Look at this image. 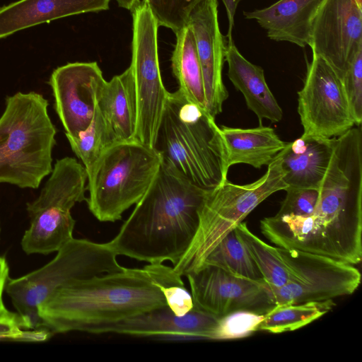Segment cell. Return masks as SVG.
<instances>
[{
    "label": "cell",
    "mask_w": 362,
    "mask_h": 362,
    "mask_svg": "<svg viewBox=\"0 0 362 362\" xmlns=\"http://www.w3.org/2000/svg\"><path fill=\"white\" fill-rule=\"evenodd\" d=\"M264 315L248 310H238L219 318L210 340H233L251 336Z\"/></svg>",
    "instance_id": "obj_29"
},
{
    "label": "cell",
    "mask_w": 362,
    "mask_h": 362,
    "mask_svg": "<svg viewBox=\"0 0 362 362\" xmlns=\"http://www.w3.org/2000/svg\"><path fill=\"white\" fill-rule=\"evenodd\" d=\"M133 19L132 69L136 93L138 118L134 140L153 148L166 103L158 62V25L146 3L136 2L130 10Z\"/></svg>",
    "instance_id": "obj_9"
},
{
    "label": "cell",
    "mask_w": 362,
    "mask_h": 362,
    "mask_svg": "<svg viewBox=\"0 0 362 362\" xmlns=\"http://www.w3.org/2000/svg\"><path fill=\"white\" fill-rule=\"evenodd\" d=\"M336 137L301 136L279 153L287 188L318 189L329 165Z\"/></svg>",
    "instance_id": "obj_19"
},
{
    "label": "cell",
    "mask_w": 362,
    "mask_h": 362,
    "mask_svg": "<svg viewBox=\"0 0 362 362\" xmlns=\"http://www.w3.org/2000/svg\"><path fill=\"white\" fill-rule=\"evenodd\" d=\"M175 35L171 61L179 90L190 102L206 110L202 69L192 30L187 24Z\"/></svg>",
    "instance_id": "obj_23"
},
{
    "label": "cell",
    "mask_w": 362,
    "mask_h": 362,
    "mask_svg": "<svg viewBox=\"0 0 362 362\" xmlns=\"http://www.w3.org/2000/svg\"><path fill=\"white\" fill-rule=\"evenodd\" d=\"M298 95L303 136L334 138L356 126L341 75L320 56L313 54Z\"/></svg>",
    "instance_id": "obj_11"
},
{
    "label": "cell",
    "mask_w": 362,
    "mask_h": 362,
    "mask_svg": "<svg viewBox=\"0 0 362 362\" xmlns=\"http://www.w3.org/2000/svg\"><path fill=\"white\" fill-rule=\"evenodd\" d=\"M70 146L86 170L113 145L106 124L98 107L90 125L75 136H66Z\"/></svg>",
    "instance_id": "obj_28"
},
{
    "label": "cell",
    "mask_w": 362,
    "mask_h": 362,
    "mask_svg": "<svg viewBox=\"0 0 362 362\" xmlns=\"http://www.w3.org/2000/svg\"><path fill=\"white\" fill-rule=\"evenodd\" d=\"M109 242L73 238L43 267L8 279L5 291L25 329H37L38 308L57 289L76 280L122 270Z\"/></svg>",
    "instance_id": "obj_7"
},
{
    "label": "cell",
    "mask_w": 362,
    "mask_h": 362,
    "mask_svg": "<svg viewBox=\"0 0 362 362\" xmlns=\"http://www.w3.org/2000/svg\"><path fill=\"white\" fill-rule=\"evenodd\" d=\"M285 191L286 195L276 214L307 216L313 212L318 201V189L287 188Z\"/></svg>",
    "instance_id": "obj_32"
},
{
    "label": "cell",
    "mask_w": 362,
    "mask_h": 362,
    "mask_svg": "<svg viewBox=\"0 0 362 362\" xmlns=\"http://www.w3.org/2000/svg\"><path fill=\"white\" fill-rule=\"evenodd\" d=\"M238 238L246 247L264 281L269 286L280 287L290 281L286 264L279 256L276 247L266 243L241 222L235 228Z\"/></svg>",
    "instance_id": "obj_25"
},
{
    "label": "cell",
    "mask_w": 362,
    "mask_h": 362,
    "mask_svg": "<svg viewBox=\"0 0 362 362\" xmlns=\"http://www.w3.org/2000/svg\"><path fill=\"white\" fill-rule=\"evenodd\" d=\"M240 1L241 0H222L226 8L228 23V33L226 36L228 41L233 40L232 32L234 27V18Z\"/></svg>",
    "instance_id": "obj_34"
},
{
    "label": "cell",
    "mask_w": 362,
    "mask_h": 362,
    "mask_svg": "<svg viewBox=\"0 0 362 362\" xmlns=\"http://www.w3.org/2000/svg\"><path fill=\"white\" fill-rule=\"evenodd\" d=\"M192 28L202 69L206 109L215 118L222 112L228 92L222 77L227 45L218 18V1L202 0L192 11L187 23Z\"/></svg>",
    "instance_id": "obj_15"
},
{
    "label": "cell",
    "mask_w": 362,
    "mask_h": 362,
    "mask_svg": "<svg viewBox=\"0 0 362 362\" xmlns=\"http://www.w3.org/2000/svg\"><path fill=\"white\" fill-rule=\"evenodd\" d=\"M225 61L230 81L243 95L247 108L256 115L259 124L263 119L281 121L282 109L266 82L263 69L243 57L233 40H227Z\"/></svg>",
    "instance_id": "obj_20"
},
{
    "label": "cell",
    "mask_w": 362,
    "mask_h": 362,
    "mask_svg": "<svg viewBox=\"0 0 362 362\" xmlns=\"http://www.w3.org/2000/svg\"><path fill=\"white\" fill-rule=\"evenodd\" d=\"M106 81L95 62L68 63L52 71L47 83L66 136L90 125Z\"/></svg>",
    "instance_id": "obj_14"
},
{
    "label": "cell",
    "mask_w": 362,
    "mask_h": 362,
    "mask_svg": "<svg viewBox=\"0 0 362 362\" xmlns=\"http://www.w3.org/2000/svg\"><path fill=\"white\" fill-rule=\"evenodd\" d=\"M276 247L288 270L290 281L280 287L264 284L274 304L322 301L351 295L360 286L355 265L295 249Z\"/></svg>",
    "instance_id": "obj_10"
},
{
    "label": "cell",
    "mask_w": 362,
    "mask_h": 362,
    "mask_svg": "<svg viewBox=\"0 0 362 362\" xmlns=\"http://www.w3.org/2000/svg\"><path fill=\"white\" fill-rule=\"evenodd\" d=\"M167 305L144 268H126L76 280L54 291L38 308L39 328L52 335L100 334L107 325Z\"/></svg>",
    "instance_id": "obj_2"
},
{
    "label": "cell",
    "mask_w": 362,
    "mask_h": 362,
    "mask_svg": "<svg viewBox=\"0 0 362 362\" xmlns=\"http://www.w3.org/2000/svg\"><path fill=\"white\" fill-rule=\"evenodd\" d=\"M279 154L256 181L238 185L226 180L209 190L199 211V225L189 248L173 266L180 276L199 268L211 250L272 194L286 190Z\"/></svg>",
    "instance_id": "obj_6"
},
{
    "label": "cell",
    "mask_w": 362,
    "mask_h": 362,
    "mask_svg": "<svg viewBox=\"0 0 362 362\" xmlns=\"http://www.w3.org/2000/svg\"><path fill=\"white\" fill-rule=\"evenodd\" d=\"M144 268L159 287L167 305L175 315L182 316L194 308L192 295L186 288L182 276L173 267L163 263H149Z\"/></svg>",
    "instance_id": "obj_27"
},
{
    "label": "cell",
    "mask_w": 362,
    "mask_h": 362,
    "mask_svg": "<svg viewBox=\"0 0 362 362\" xmlns=\"http://www.w3.org/2000/svg\"><path fill=\"white\" fill-rule=\"evenodd\" d=\"M194 307L217 319L238 310L266 314L275 305L264 283L204 264L186 275Z\"/></svg>",
    "instance_id": "obj_12"
},
{
    "label": "cell",
    "mask_w": 362,
    "mask_h": 362,
    "mask_svg": "<svg viewBox=\"0 0 362 362\" xmlns=\"http://www.w3.org/2000/svg\"><path fill=\"white\" fill-rule=\"evenodd\" d=\"M221 131L227 151V165L239 163L255 168L269 165L286 146L274 129L259 124L249 129L221 126Z\"/></svg>",
    "instance_id": "obj_22"
},
{
    "label": "cell",
    "mask_w": 362,
    "mask_h": 362,
    "mask_svg": "<svg viewBox=\"0 0 362 362\" xmlns=\"http://www.w3.org/2000/svg\"><path fill=\"white\" fill-rule=\"evenodd\" d=\"M322 0H279L269 6L244 11L246 19L255 20L276 42L308 46L313 21Z\"/></svg>",
    "instance_id": "obj_17"
},
{
    "label": "cell",
    "mask_w": 362,
    "mask_h": 362,
    "mask_svg": "<svg viewBox=\"0 0 362 362\" xmlns=\"http://www.w3.org/2000/svg\"><path fill=\"white\" fill-rule=\"evenodd\" d=\"M0 232H1V226H0Z\"/></svg>",
    "instance_id": "obj_37"
},
{
    "label": "cell",
    "mask_w": 362,
    "mask_h": 362,
    "mask_svg": "<svg viewBox=\"0 0 362 362\" xmlns=\"http://www.w3.org/2000/svg\"><path fill=\"white\" fill-rule=\"evenodd\" d=\"M158 26L172 30L175 34L185 27L194 8L202 0H144Z\"/></svg>",
    "instance_id": "obj_30"
},
{
    "label": "cell",
    "mask_w": 362,
    "mask_h": 362,
    "mask_svg": "<svg viewBox=\"0 0 362 362\" xmlns=\"http://www.w3.org/2000/svg\"><path fill=\"white\" fill-rule=\"evenodd\" d=\"M335 305L333 299L276 305L264 314L257 331L280 334L296 330L320 318Z\"/></svg>",
    "instance_id": "obj_24"
},
{
    "label": "cell",
    "mask_w": 362,
    "mask_h": 362,
    "mask_svg": "<svg viewBox=\"0 0 362 362\" xmlns=\"http://www.w3.org/2000/svg\"><path fill=\"white\" fill-rule=\"evenodd\" d=\"M344 88L356 126L362 122V47L342 74Z\"/></svg>",
    "instance_id": "obj_31"
},
{
    "label": "cell",
    "mask_w": 362,
    "mask_h": 362,
    "mask_svg": "<svg viewBox=\"0 0 362 362\" xmlns=\"http://www.w3.org/2000/svg\"><path fill=\"white\" fill-rule=\"evenodd\" d=\"M204 264L214 265L251 280H263L259 270L245 245L238 238L235 230L229 233L211 250Z\"/></svg>",
    "instance_id": "obj_26"
},
{
    "label": "cell",
    "mask_w": 362,
    "mask_h": 362,
    "mask_svg": "<svg viewBox=\"0 0 362 362\" xmlns=\"http://www.w3.org/2000/svg\"><path fill=\"white\" fill-rule=\"evenodd\" d=\"M161 164L154 148L136 140L107 148L86 170L88 209L101 222H115L136 205L151 186Z\"/></svg>",
    "instance_id": "obj_5"
},
{
    "label": "cell",
    "mask_w": 362,
    "mask_h": 362,
    "mask_svg": "<svg viewBox=\"0 0 362 362\" xmlns=\"http://www.w3.org/2000/svg\"><path fill=\"white\" fill-rule=\"evenodd\" d=\"M86 170L76 158L57 160L39 196L26 203L30 226L21 242L25 253L47 255L74 238L76 221L71 211L86 199Z\"/></svg>",
    "instance_id": "obj_8"
},
{
    "label": "cell",
    "mask_w": 362,
    "mask_h": 362,
    "mask_svg": "<svg viewBox=\"0 0 362 362\" xmlns=\"http://www.w3.org/2000/svg\"><path fill=\"white\" fill-rule=\"evenodd\" d=\"M207 190L162 163L151 186L117 235L109 242L118 255L175 266L196 234Z\"/></svg>",
    "instance_id": "obj_1"
},
{
    "label": "cell",
    "mask_w": 362,
    "mask_h": 362,
    "mask_svg": "<svg viewBox=\"0 0 362 362\" xmlns=\"http://www.w3.org/2000/svg\"><path fill=\"white\" fill-rule=\"evenodd\" d=\"M23 329L20 325L13 322L0 321V333H10Z\"/></svg>",
    "instance_id": "obj_35"
},
{
    "label": "cell",
    "mask_w": 362,
    "mask_h": 362,
    "mask_svg": "<svg viewBox=\"0 0 362 362\" xmlns=\"http://www.w3.org/2000/svg\"><path fill=\"white\" fill-rule=\"evenodd\" d=\"M120 7L131 10L134 5L139 0H115Z\"/></svg>",
    "instance_id": "obj_36"
},
{
    "label": "cell",
    "mask_w": 362,
    "mask_h": 362,
    "mask_svg": "<svg viewBox=\"0 0 362 362\" xmlns=\"http://www.w3.org/2000/svg\"><path fill=\"white\" fill-rule=\"evenodd\" d=\"M48 106L34 91L6 97L0 117V183L37 189L50 175L57 129Z\"/></svg>",
    "instance_id": "obj_4"
},
{
    "label": "cell",
    "mask_w": 362,
    "mask_h": 362,
    "mask_svg": "<svg viewBox=\"0 0 362 362\" xmlns=\"http://www.w3.org/2000/svg\"><path fill=\"white\" fill-rule=\"evenodd\" d=\"M97 107L106 124L113 144L134 140L138 107L130 67L106 81Z\"/></svg>",
    "instance_id": "obj_21"
},
{
    "label": "cell",
    "mask_w": 362,
    "mask_h": 362,
    "mask_svg": "<svg viewBox=\"0 0 362 362\" xmlns=\"http://www.w3.org/2000/svg\"><path fill=\"white\" fill-rule=\"evenodd\" d=\"M153 148L161 163L192 185L211 190L227 179V151L215 118L178 89L169 93Z\"/></svg>",
    "instance_id": "obj_3"
},
{
    "label": "cell",
    "mask_w": 362,
    "mask_h": 362,
    "mask_svg": "<svg viewBox=\"0 0 362 362\" xmlns=\"http://www.w3.org/2000/svg\"><path fill=\"white\" fill-rule=\"evenodd\" d=\"M9 267L4 256H0V321L18 323L25 329L24 323L17 313L10 311L3 301V293L9 278Z\"/></svg>",
    "instance_id": "obj_33"
},
{
    "label": "cell",
    "mask_w": 362,
    "mask_h": 362,
    "mask_svg": "<svg viewBox=\"0 0 362 362\" xmlns=\"http://www.w3.org/2000/svg\"><path fill=\"white\" fill-rule=\"evenodd\" d=\"M111 0H18L0 7V39L73 15L109 8Z\"/></svg>",
    "instance_id": "obj_18"
},
{
    "label": "cell",
    "mask_w": 362,
    "mask_h": 362,
    "mask_svg": "<svg viewBox=\"0 0 362 362\" xmlns=\"http://www.w3.org/2000/svg\"><path fill=\"white\" fill-rule=\"evenodd\" d=\"M218 320L194 307L187 314L177 316L165 305L107 325L100 334L210 339Z\"/></svg>",
    "instance_id": "obj_16"
},
{
    "label": "cell",
    "mask_w": 362,
    "mask_h": 362,
    "mask_svg": "<svg viewBox=\"0 0 362 362\" xmlns=\"http://www.w3.org/2000/svg\"><path fill=\"white\" fill-rule=\"evenodd\" d=\"M308 46L342 76L362 47L361 0H322L313 21Z\"/></svg>",
    "instance_id": "obj_13"
}]
</instances>
